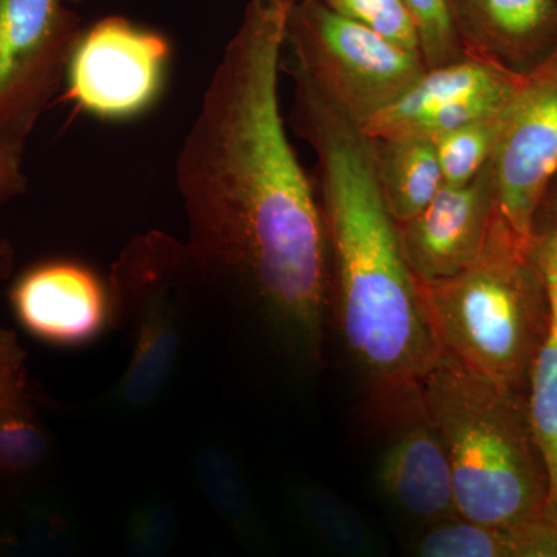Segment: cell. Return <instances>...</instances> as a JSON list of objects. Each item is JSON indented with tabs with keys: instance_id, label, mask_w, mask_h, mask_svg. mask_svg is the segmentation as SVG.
I'll list each match as a JSON object with an SVG mask.
<instances>
[{
	"instance_id": "obj_1",
	"label": "cell",
	"mask_w": 557,
	"mask_h": 557,
	"mask_svg": "<svg viewBox=\"0 0 557 557\" xmlns=\"http://www.w3.org/2000/svg\"><path fill=\"white\" fill-rule=\"evenodd\" d=\"M295 0H249L175 161L188 245L201 278L247 289L307 357L330 296L327 239L313 182L278 108Z\"/></svg>"
},
{
	"instance_id": "obj_2",
	"label": "cell",
	"mask_w": 557,
	"mask_h": 557,
	"mask_svg": "<svg viewBox=\"0 0 557 557\" xmlns=\"http://www.w3.org/2000/svg\"><path fill=\"white\" fill-rule=\"evenodd\" d=\"M292 126L317 157L313 182L325 239L330 292L341 335L372 397L420 383L442 357L420 282L388 212L364 131L292 64Z\"/></svg>"
},
{
	"instance_id": "obj_3",
	"label": "cell",
	"mask_w": 557,
	"mask_h": 557,
	"mask_svg": "<svg viewBox=\"0 0 557 557\" xmlns=\"http://www.w3.org/2000/svg\"><path fill=\"white\" fill-rule=\"evenodd\" d=\"M420 386L448 454L457 516L491 525L549 518L547 469L528 395L445 354Z\"/></svg>"
},
{
	"instance_id": "obj_4",
	"label": "cell",
	"mask_w": 557,
	"mask_h": 557,
	"mask_svg": "<svg viewBox=\"0 0 557 557\" xmlns=\"http://www.w3.org/2000/svg\"><path fill=\"white\" fill-rule=\"evenodd\" d=\"M442 354L498 386L528 395L548 322L537 239L516 236L496 209L482 252L468 269L420 284Z\"/></svg>"
},
{
	"instance_id": "obj_5",
	"label": "cell",
	"mask_w": 557,
	"mask_h": 557,
	"mask_svg": "<svg viewBox=\"0 0 557 557\" xmlns=\"http://www.w3.org/2000/svg\"><path fill=\"white\" fill-rule=\"evenodd\" d=\"M200 273L188 245L161 231L132 239L110 273L115 327L129 339V359L112 399L120 408L148 409L177 370L185 311Z\"/></svg>"
},
{
	"instance_id": "obj_6",
	"label": "cell",
	"mask_w": 557,
	"mask_h": 557,
	"mask_svg": "<svg viewBox=\"0 0 557 557\" xmlns=\"http://www.w3.org/2000/svg\"><path fill=\"white\" fill-rule=\"evenodd\" d=\"M293 64L359 127L397 100L426 70L418 51L403 49L321 0H295L287 40Z\"/></svg>"
},
{
	"instance_id": "obj_7",
	"label": "cell",
	"mask_w": 557,
	"mask_h": 557,
	"mask_svg": "<svg viewBox=\"0 0 557 557\" xmlns=\"http://www.w3.org/2000/svg\"><path fill=\"white\" fill-rule=\"evenodd\" d=\"M83 32L67 0H0V137L27 145Z\"/></svg>"
},
{
	"instance_id": "obj_8",
	"label": "cell",
	"mask_w": 557,
	"mask_h": 557,
	"mask_svg": "<svg viewBox=\"0 0 557 557\" xmlns=\"http://www.w3.org/2000/svg\"><path fill=\"white\" fill-rule=\"evenodd\" d=\"M171 42L124 16L84 30L69 62L67 97L97 119H135L152 108L166 83Z\"/></svg>"
},
{
	"instance_id": "obj_9",
	"label": "cell",
	"mask_w": 557,
	"mask_h": 557,
	"mask_svg": "<svg viewBox=\"0 0 557 557\" xmlns=\"http://www.w3.org/2000/svg\"><path fill=\"white\" fill-rule=\"evenodd\" d=\"M490 168L498 215L531 244L539 209L557 182V50L505 109Z\"/></svg>"
},
{
	"instance_id": "obj_10",
	"label": "cell",
	"mask_w": 557,
	"mask_h": 557,
	"mask_svg": "<svg viewBox=\"0 0 557 557\" xmlns=\"http://www.w3.org/2000/svg\"><path fill=\"white\" fill-rule=\"evenodd\" d=\"M372 398L386 428L376 467L384 496L399 511L428 525L456 516L448 454L429 416L420 383Z\"/></svg>"
},
{
	"instance_id": "obj_11",
	"label": "cell",
	"mask_w": 557,
	"mask_h": 557,
	"mask_svg": "<svg viewBox=\"0 0 557 557\" xmlns=\"http://www.w3.org/2000/svg\"><path fill=\"white\" fill-rule=\"evenodd\" d=\"M525 78L467 53L424 70L408 90L361 129L370 138L431 139L472 121L500 115Z\"/></svg>"
},
{
	"instance_id": "obj_12",
	"label": "cell",
	"mask_w": 557,
	"mask_h": 557,
	"mask_svg": "<svg viewBox=\"0 0 557 557\" xmlns=\"http://www.w3.org/2000/svg\"><path fill=\"white\" fill-rule=\"evenodd\" d=\"M10 307L32 338L57 348L89 346L115 327L109 282L76 260L25 270L11 285Z\"/></svg>"
},
{
	"instance_id": "obj_13",
	"label": "cell",
	"mask_w": 557,
	"mask_h": 557,
	"mask_svg": "<svg viewBox=\"0 0 557 557\" xmlns=\"http://www.w3.org/2000/svg\"><path fill=\"white\" fill-rule=\"evenodd\" d=\"M496 215L490 164L467 185H443L398 233L410 270L420 284L443 281L479 258Z\"/></svg>"
},
{
	"instance_id": "obj_14",
	"label": "cell",
	"mask_w": 557,
	"mask_h": 557,
	"mask_svg": "<svg viewBox=\"0 0 557 557\" xmlns=\"http://www.w3.org/2000/svg\"><path fill=\"white\" fill-rule=\"evenodd\" d=\"M461 46L530 76L557 50V0H449Z\"/></svg>"
},
{
	"instance_id": "obj_15",
	"label": "cell",
	"mask_w": 557,
	"mask_h": 557,
	"mask_svg": "<svg viewBox=\"0 0 557 557\" xmlns=\"http://www.w3.org/2000/svg\"><path fill=\"white\" fill-rule=\"evenodd\" d=\"M50 440L33 403L27 355L0 325V480L27 478L46 465Z\"/></svg>"
},
{
	"instance_id": "obj_16",
	"label": "cell",
	"mask_w": 557,
	"mask_h": 557,
	"mask_svg": "<svg viewBox=\"0 0 557 557\" xmlns=\"http://www.w3.org/2000/svg\"><path fill=\"white\" fill-rule=\"evenodd\" d=\"M423 557H557V523L549 518L491 525L453 516L429 523L418 539Z\"/></svg>"
},
{
	"instance_id": "obj_17",
	"label": "cell",
	"mask_w": 557,
	"mask_h": 557,
	"mask_svg": "<svg viewBox=\"0 0 557 557\" xmlns=\"http://www.w3.org/2000/svg\"><path fill=\"white\" fill-rule=\"evenodd\" d=\"M537 255L548 293V322L530 383L531 426L548 475V516L557 523V223L548 236H537Z\"/></svg>"
},
{
	"instance_id": "obj_18",
	"label": "cell",
	"mask_w": 557,
	"mask_h": 557,
	"mask_svg": "<svg viewBox=\"0 0 557 557\" xmlns=\"http://www.w3.org/2000/svg\"><path fill=\"white\" fill-rule=\"evenodd\" d=\"M370 145L388 212L397 225L408 222L445 185L432 139L370 138Z\"/></svg>"
},
{
	"instance_id": "obj_19",
	"label": "cell",
	"mask_w": 557,
	"mask_h": 557,
	"mask_svg": "<svg viewBox=\"0 0 557 557\" xmlns=\"http://www.w3.org/2000/svg\"><path fill=\"white\" fill-rule=\"evenodd\" d=\"M190 467L200 493L234 537L252 547L262 544L265 534L258 504L234 454L222 443L207 440L194 450Z\"/></svg>"
},
{
	"instance_id": "obj_20",
	"label": "cell",
	"mask_w": 557,
	"mask_h": 557,
	"mask_svg": "<svg viewBox=\"0 0 557 557\" xmlns=\"http://www.w3.org/2000/svg\"><path fill=\"white\" fill-rule=\"evenodd\" d=\"M293 502L307 528L329 548L351 556H369L379 549L364 519L338 494L313 482H299Z\"/></svg>"
},
{
	"instance_id": "obj_21",
	"label": "cell",
	"mask_w": 557,
	"mask_h": 557,
	"mask_svg": "<svg viewBox=\"0 0 557 557\" xmlns=\"http://www.w3.org/2000/svg\"><path fill=\"white\" fill-rule=\"evenodd\" d=\"M504 112L454 127L431 138L446 185H467L490 164Z\"/></svg>"
},
{
	"instance_id": "obj_22",
	"label": "cell",
	"mask_w": 557,
	"mask_h": 557,
	"mask_svg": "<svg viewBox=\"0 0 557 557\" xmlns=\"http://www.w3.org/2000/svg\"><path fill=\"white\" fill-rule=\"evenodd\" d=\"M180 520L174 504L161 496L137 502L124 523V547L132 556H164L178 539Z\"/></svg>"
},
{
	"instance_id": "obj_23",
	"label": "cell",
	"mask_w": 557,
	"mask_h": 557,
	"mask_svg": "<svg viewBox=\"0 0 557 557\" xmlns=\"http://www.w3.org/2000/svg\"><path fill=\"white\" fill-rule=\"evenodd\" d=\"M416 22L418 49L426 69L448 64L467 54L461 46L449 0H403Z\"/></svg>"
},
{
	"instance_id": "obj_24",
	"label": "cell",
	"mask_w": 557,
	"mask_h": 557,
	"mask_svg": "<svg viewBox=\"0 0 557 557\" xmlns=\"http://www.w3.org/2000/svg\"><path fill=\"white\" fill-rule=\"evenodd\" d=\"M339 16L375 32L403 49L418 51L416 22L403 0H321Z\"/></svg>"
},
{
	"instance_id": "obj_25",
	"label": "cell",
	"mask_w": 557,
	"mask_h": 557,
	"mask_svg": "<svg viewBox=\"0 0 557 557\" xmlns=\"http://www.w3.org/2000/svg\"><path fill=\"white\" fill-rule=\"evenodd\" d=\"M24 156L25 145L0 137V208L27 190Z\"/></svg>"
},
{
	"instance_id": "obj_26",
	"label": "cell",
	"mask_w": 557,
	"mask_h": 557,
	"mask_svg": "<svg viewBox=\"0 0 557 557\" xmlns=\"http://www.w3.org/2000/svg\"><path fill=\"white\" fill-rule=\"evenodd\" d=\"M14 269V248L7 239H0V281H7Z\"/></svg>"
},
{
	"instance_id": "obj_27",
	"label": "cell",
	"mask_w": 557,
	"mask_h": 557,
	"mask_svg": "<svg viewBox=\"0 0 557 557\" xmlns=\"http://www.w3.org/2000/svg\"><path fill=\"white\" fill-rule=\"evenodd\" d=\"M67 2L70 3V5H72V3L83 2V0H67Z\"/></svg>"
}]
</instances>
